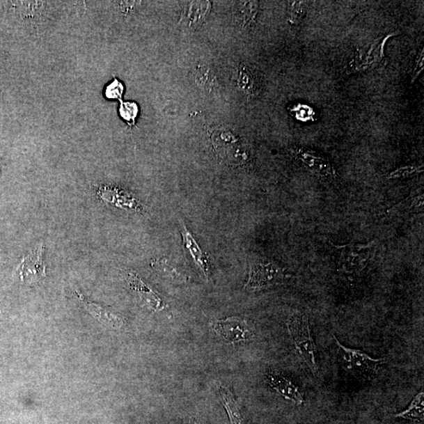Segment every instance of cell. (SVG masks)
Masks as SVG:
<instances>
[{"label": "cell", "mask_w": 424, "mask_h": 424, "mask_svg": "<svg viewBox=\"0 0 424 424\" xmlns=\"http://www.w3.org/2000/svg\"><path fill=\"white\" fill-rule=\"evenodd\" d=\"M287 328L301 359L309 368L313 376L317 377V348L313 339L308 317L300 312L294 313L288 318Z\"/></svg>", "instance_id": "6da1fadb"}, {"label": "cell", "mask_w": 424, "mask_h": 424, "mask_svg": "<svg viewBox=\"0 0 424 424\" xmlns=\"http://www.w3.org/2000/svg\"><path fill=\"white\" fill-rule=\"evenodd\" d=\"M209 139L214 152L225 164L240 166L248 162L247 150L241 139L230 128L221 125L212 127L209 129Z\"/></svg>", "instance_id": "7a4b0ae2"}, {"label": "cell", "mask_w": 424, "mask_h": 424, "mask_svg": "<svg viewBox=\"0 0 424 424\" xmlns=\"http://www.w3.org/2000/svg\"><path fill=\"white\" fill-rule=\"evenodd\" d=\"M333 337L342 366L355 378L370 381L376 377L379 367L386 364L385 359H373L361 350L343 346L335 335Z\"/></svg>", "instance_id": "3957f363"}, {"label": "cell", "mask_w": 424, "mask_h": 424, "mask_svg": "<svg viewBox=\"0 0 424 424\" xmlns=\"http://www.w3.org/2000/svg\"><path fill=\"white\" fill-rule=\"evenodd\" d=\"M338 270L347 276L359 274L368 265L373 255V244H347L340 247Z\"/></svg>", "instance_id": "277c9868"}, {"label": "cell", "mask_w": 424, "mask_h": 424, "mask_svg": "<svg viewBox=\"0 0 424 424\" xmlns=\"http://www.w3.org/2000/svg\"><path fill=\"white\" fill-rule=\"evenodd\" d=\"M286 278L284 270L275 264L256 262L251 267L249 281L244 288L250 292L260 291L281 284Z\"/></svg>", "instance_id": "5b68a950"}, {"label": "cell", "mask_w": 424, "mask_h": 424, "mask_svg": "<svg viewBox=\"0 0 424 424\" xmlns=\"http://www.w3.org/2000/svg\"><path fill=\"white\" fill-rule=\"evenodd\" d=\"M212 329L227 342L236 343L247 341L255 336V329L245 319L231 317L211 323Z\"/></svg>", "instance_id": "8992f818"}, {"label": "cell", "mask_w": 424, "mask_h": 424, "mask_svg": "<svg viewBox=\"0 0 424 424\" xmlns=\"http://www.w3.org/2000/svg\"><path fill=\"white\" fill-rule=\"evenodd\" d=\"M44 251L45 245L40 244L38 248L24 258L17 269L22 281L31 284L45 278L46 265L42 258Z\"/></svg>", "instance_id": "52a82bcc"}, {"label": "cell", "mask_w": 424, "mask_h": 424, "mask_svg": "<svg viewBox=\"0 0 424 424\" xmlns=\"http://www.w3.org/2000/svg\"><path fill=\"white\" fill-rule=\"evenodd\" d=\"M295 155L305 167L315 175L322 179L333 180L336 171L333 164L327 157L304 147L295 150Z\"/></svg>", "instance_id": "ba28073f"}, {"label": "cell", "mask_w": 424, "mask_h": 424, "mask_svg": "<svg viewBox=\"0 0 424 424\" xmlns=\"http://www.w3.org/2000/svg\"><path fill=\"white\" fill-rule=\"evenodd\" d=\"M267 378L270 386L286 400L291 401L297 405L304 404L305 399L302 392L292 381L276 371L269 372Z\"/></svg>", "instance_id": "9c48e42d"}, {"label": "cell", "mask_w": 424, "mask_h": 424, "mask_svg": "<svg viewBox=\"0 0 424 424\" xmlns=\"http://www.w3.org/2000/svg\"><path fill=\"white\" fill-rule=\"evenodd\" d=\"M127 279L128 285L138 293L141 300L150 306V308L156 312L164 309L162 299L149 286H147L138 275L128 273Z\"/></svg>", "instance_id": "30bf717a"}, {"label": "cell", "mask_w": 424, "mask_h": 424, "mask_svg": "<svg viewBox=\"0 0 424 424\" xmlns=\"http://www.w3.org/2000/svg\"><path fill=\"white\" fill-rule=\"evenodd\" d=\"M76 295L84 308L88 311L98 322L114 329L121 328L124 322H123L119 316L114 315L113 313L104 308V307L100 305L90 302L81 292L77 291Z\"/></svg>", "instance_id": "8fae6325"}, {"label": "cell", "mask_w": 424, "mask_h": 424, "mask_svg": "<svg viewBox=\"0 0 424 424\" xmlns=\"http://www.w3.org/2000/svg\"><path fill=\"white\" fill-rule=\"evenodd\" d=\"M97 195L103 201L118 207H127L135 209V210H137L140 207L138 202L132 198L130 195L116 188L107 186L101 187L97 190Z\"/></svg>", "instance_id": "7c38bea8"}, {"label": "cell", "mask_w": 424, "mask_h": 424, "mask_svg": "<svg viewBox=\"0 0 424 424\" xmlns=\"http://www.w3.org/2000/svg\"><path fill=\"white\" fill-rule=\"evenodd\" d=\"M181 233L184 247L187 250L188 253L192 256L194 262L201 268L206 278H208V262L204 251L199 247L198 244L196 243L185 225L182 224Z\"/></svg>", "instance_id": "4fadbf2b"}, {"label": "cell", "mask_w": 424, "mask_h": 424, "mask_svg": "<svg viewBox=\"0 0 424 424\" xmlns=\"http://www.w3.org/2000/svg\"><path fill=\"white\" fill-rule=\"evenodd\" d=\"M194 84L201 90L212 91L216 84V74L211 67L199 65L192 72Z\"/></svg>", "instance_id": "5bb4252c"}, {"label": "cell", "mask_w": 424, "mask_h": 424, "mask_svg": "<svg viewBox=\"0 0 424 424\" xmlns=\"http://www.w3.org/2000/svg\"><path fill=\"white\" fill-rule=\"evenodd\" d=\"M395 418L409 420L414 422H421L424 418V394L420 391L411 402L409 407L395 415Z\"/></svg>", "instance_id": "9a60e30c"}, {"label": "cell", "mask_w": 424, "mask_h": 424, "mask_svg": "<svg viewBox=\"0 0 424 424\" xmlns=\"http://www.w3.org/2000/svg\"><path fill=\"white\" fill-rule=\"evenodd\" d=\"M237 82L238 87L248 95H253L256 93L257 90L256 77L247 65H242L238 68Z\"/></svg>", "instance_id": "2e32d148"}, {"label": "cell", "mask_w": 424, "mask_h": 424, "mask_svg": "<svg viewBox=\"0 0 424 424\" xmlns=\"http://www.w3.org/2000/svg\"><path fill=\"white\" fill-rule=\"evenodd\" d=\"M210 9V3L205 1L192 2L186 12L185 19L189 26L199 24L205 19Z\"/></svg>", "instance_id": "e0dca14e"}, {"label": "cell", "mask_w": 424, "mask_h": 424, "mask_svg": "<svg viewBox=\"0 0 424 424\" xmlns=\"http://www.w3.org/2000/svg\"><path fill=\"white\" fill-rule=\"evenodd\" d=\"M219 391L233 424H244L241 411L230 391L222 386L219 387Z\"/></svg>", "instance_id": "ac0fdd59"}, {"label": "cell", "mask_w": 424, "mask_h": 424, "mask_svg": "<svg viewBox=\"0 0 424 424\" xmlns=\"http://www.w3.org/2000/svg\"><path fill=\"white\" fill-rule=\"evenodd\" d=\"M423 207V194L410 196L409 198L399 203L398 205L391 209V212L394 214H402L405 212H414L421 211Z\"/></svg>", "instance_id": "d6986e66"}, {"label": "cell", "mask_w": 424, "mask_h": 424, "mask_svg": "<svg viewBox=\"0 0 424 424\" xmlns=\"http://www.w3.org/2000/svg\"><path fill=\"white\" fill-rule=\"evenodd\" d=\"M152 267L153 269H157V272H161L167 276V278L172 281L182 282L187 280V276L178 272L177 269L173 267H171L170 264L164 259L152 261Z\"/></svg>", "instance_id": "ffe728a7"}, {"label": "cell", "mask_w": 424, "mask_h": 424, "mask_svg": "<svg viewBox=\"0 0 424 424\" xmlns=\"http://www.w3.org/2000/svg\"><path fill=\"white\" fill-rule=\"evenodd\" d=\"M306 13V8L304 2H292L290 10H288L290 23L297 26V24L302 22Z\"/></svg>", "instance_id": "44dd1931"}, {"label": "cell", "mask_w": 424, "mask_h": 424, "mask_svg": "<svg viewBox=\"0 0 424 424\" xmlns=\"http://www.w3.org/2000/svg\"><path fill=\"white\" fill-rule=\"evenodd\" d=\"M242 8V21L244 26H249L253 23L259 10V4L257 2H244Z\"/></svg>", "instance_id": "7402d4cb"}, {"label": "cell", "mask_w": 424, "mask_h": 424, "mask_svg": "<svg viewBox=\"0 0 424 424\" xmlns=\"http://www.w3.org/2000/svg\"><path fill=\"white\" fill-rule=\"evenodd\" d=\"M139 113V107L134 102H121L120 114L121 118L127 122L134 123Z\"/></svg>", "instance_id": "603a6c76"}, {"label": "cell", "mask_w": 424, "mask_h": 424, "mask_svg": "<svg viewBox=\"0 0 424 424\" xmlns=\"http://www.w3.org/2000/svg\"><path fill=\"white\" fill-rule=\"evenodd\" d=\"M124 85H123L118 79H114V81L109 85L106 89V96L111 100L120 98L124 93Z\"/></svg>", "instance_id": "cb8c5ba5"}, {"label": "cell", "mask_w": 424, "mask_h": 424, "mask_svg": "<svg viewBox=\"0 0 424 424\" xmlns=\"http://www.w3.org/2000/svg\"><path fill=\"white\" fill-rule=\"evenodd\" d=\"M422 171L423 170L421 168V167L409 166V167L401 168L391 172V173L389 175V178H391V179H396V178L407 177L416 173H420V172Z\"/></svg>", "instance_id": "d4e9b609"}, {"label": "cell", "mask_w": 424, "mask_h": 424, "mask_svg": "<svg viewBox=\"0 0 424 424\" xmlns=\"http://www.w3.org/2000/svg\"><path fill=\"white\" fill-rule=\"evenodd\" d=\"M423 69V50H422V54H421L419 59H418V61H416V66L414 71L413 81H414V79H416V78L420 75V73L421 72Z\"/></svg>", "instance_id": "484cf974"}]
</instances>
